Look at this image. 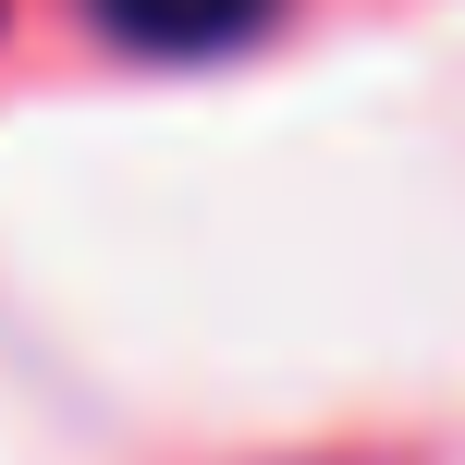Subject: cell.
Instances as JSON below:
<instances>
[{"mask_svg": "<svg viewBox=\"0 0 465 465\" xmlns=\"http://www.w3.org/2000/svg\"><path fill=\"white\" fill-rule=\"evenodd\" d=\"M257 13H270V0H111V25H123V37H147V49H209V37H245Z\"/></svg>", "mask_w": 465, "mask_h": 465, "instance_id": "1", "label": "cell"}]
</instances>
